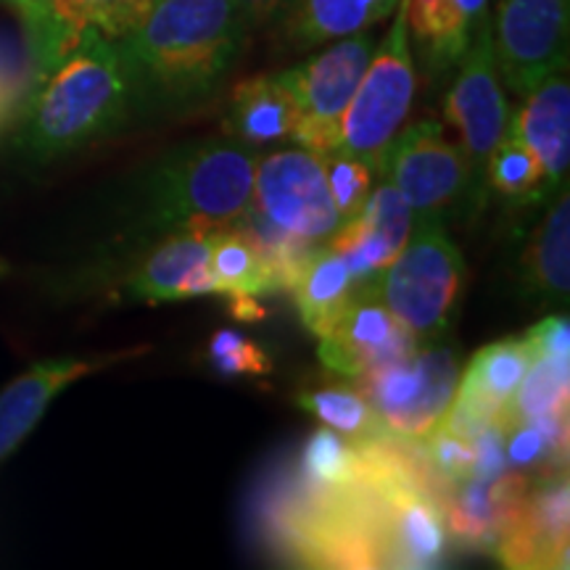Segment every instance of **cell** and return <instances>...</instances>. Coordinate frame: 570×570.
Segmentation results:
<instances>
[{
  "instance_id": "44dd1931",
  "label": "cell",
  "mask_w": 570,
  "mask_h": 570,
  "mask_svg": "<svg viewBox=\"0 0 570 570\" xmlns=\"http://www.w3.org/2000/svg\"><path fill=\"white\" fill-rule=\"evenodd\" d=\"M298 125V106L283 75H254L238 82L227 104L225 130L230 138L259 146L294 138Z\"/></svg>"
},
{
  "instance_id": "d6986e66",
  "label": "cell",
  "mask_w": 570,
  "mask_h": 570,
  "mask_svg": "<svg viewBox=\"0 0 570 570\" xmlns=\"http://www.w3.org/2000/svg\"><path fill=\"white\" fill-rule=\"evenodd\" d=\"M212 233H173L127 273L122 291L130 302L161 304L214 294L209 269Z\"/></svg>"
},
{
  "instance_id": "277c9868",
  "label": "cell",
  "mask_w": 570,
  "mask_h": 570,
  "mask_svg": "<svg viewBox=\"0 0 570 570\" xmlns=\"http://www.w3.org/2000/svg\"><path fill=\"white\" fill-rule=\"evenodd\" d=\"M373 285L417 341L444 336L465 285V259L441 217L415 219L407 244Z\"/></svg>"
},
{
  "instance_id": "d6a6232c",
  "label": "cell",
  "mask_w": 570,
  "mask_h": 570,
  "mask_svg": "<svg viewBox=\"0 0 570 570\" xmlns=\"http://www.w3.org/2000/svg\"><path fill=\"white\" fill-rule=\"evenodd\" d=\"M291 3H294V0H233L235 11H238L240 19L246 21L248 30L281 19L283 13L291 9Z\"/></svg>"
},
{
  "instance_id": "9c48e42d",
  "label": "cell",
  "mask_w": 570,
  "mask_h": 570,
  "mask_svg": "<svg viewBox=\"0 0 570 570\" xmlns=\"http://www.w3.org/2000/svg\"><path fill=\"white\" fill-rule=\"evenodd\" d=\"M375 51L370 30L346 35L296 67L281 71L298 106L294 138L315 154L336 151L341 117Z\"/></svg>"
},
{
  "instance_id": "30bf717a",
  "label": "cell",
  "mask_w": 570,
  "mask_h": 570,
  "mask_svg": "<svg viewBox=\"0 0 570 570\" xmlns=\"http://www.w3.org/2000/svg\"><path fill=\"white\" fill-rule=\"evenodd\" d=\"M444 114L446 122L460 135V148L465 151L475 177L483 183L489 156L504 138L510 122L508 98L494 59L491 17L475 27L470 46L458 61V77L446 92Z\"/></svg>"
},
{
  "instance_id": "603a6c76",
  "label": "cell",
  "mask_w": 570,
  "mask_h": 570,
  "mask_svg": "<svg viewBox=\"0 0 570 570\" xmlns=\"http://www.w3.org/2000/svg\"><path fill=\"white\" fill-rule=\"evenodd\" d=\"M402 0H294L283 13V35L296 51L373 30L399 9Z\"/></svg>"
},
{
  "instance_id": "7a4b0ae2",
  "label": "cell",
  "mask_w": 570,
  "mask_h": 570,
  "mask_svg": "<svg viewBox=\"0 0 570 570\" xmlns=\"http://www.w3.org/2000/svg\"><path fill=\"white\" fill-rule=\"evenodd\" d=\"M233 0H156L119 42L140 111H185L219 90L246 42Z\"/></svg>"
},
{
  "instance_id": "7c38bea8",
  "label": "cell",
  "mask_w": 570,
  "mask_h": 570,
  "mask_svg": "<svg viewBox=\"0 0 570 570\" xmlns=\"http://www.w3.org/2000/svg\"><path fill=\"white\" fill-rule=\"evenodd\" d=\"M420 341L404 327L394 312L377 296L375 285L365 283L356 288L338 323L320 336V362L331 373L360 377L389 362L412 354Z\"/></svg>"
},
{
  "instance_id": "4dcf8cb0",
  "label": "cell",
  "mask_w": 570,
  "mask_h": 570,
  "mask_svg": "<svg viewBox=\"0 0 570 570\" xmlns=\"http://www.w3.org/2000/svg\"><path fill=\"white\" fill-rule=\"evenodd\" d=\"M206 360L223 375H267L273 360L256 341L238 331H217L206 346Z\"/></svg>"
},
{
  "instance_id": "484cf974",
  "label": "cell",
  "mask_w": 570,
  "mask_h": 570,
  "mask_svg": "<svg viewBox=\"0 0 570 570\" xmlns=\"http://www.w3.org/2000/svg\"><path fill=\"white\" fill-rule=\"evenodd\" d=\"M298 475H302L306 489H348L365 475V458H362L360 444H354L344 433L323 425L304 444Z\"/></svg>"
},
{
  "instance_id": "9a60e30c",
  "label": "cell",
  "mask_w": 570,
  "mask_h": 570,
  "mask_svg": "<svg viewBox=\"0 0 570 570\" xmlns=\"http://www.w3.org/2000/svg\"><path fill=\"white\" fill-rule=\"evenodd\" d=\"M529 487V475L515 470H504L499 475H470L444 487L439 491V504L446 533L465 550L494 554L512 520L518 518Z\"/></svg>"
},
{
  "instance_id": "e0dca14e",
  "label": "cell",
  "mask_w": 570,
  "mask_h": 570,
  "mask_svg": "<svg viewBox=\"0 0 570 570\" xmlns=\"http://www.w3.org/2000/svg\"><path fill=\"white\" fill-rule=\"evenodd\" d=\"M415 214L391 183L367 196L362 212L338 227L327 246L346 262L356 285L373 283L407 244Z\"/></svg>"
},
{
  "instance_id": "7402d4cb",
  "label": "cell",
  "mask_w": 570,
  "mask_h": 570,
  "mask_svg": "<svg viewBox=\"0 0 570 570\" xmlns=\"http://www.w3.org/2000/svg\"><path fill=\"white\" fill-rule=\"evenodd\" d=\"M523 275L525 291L539 304L568 306L570 294V202L568 185L552 198L537 230H533L529 246L523 252Z\"/></svg>"
},
{
  "instance_id": "d590c367",
  "label": "cell",
  "mask_w": 570,
  "mask_h": 570,
  "mask_svg": "<svg viewBox=\"0 0 570 570\" xmlns=\"http://www.w3.org/2000/svg\"><path fill=\"white\" fill-rule=\"evenodd\" d=\"M9 3H13V6H17V9H19V11H24V9H27V6H30V0H9Z\"/></svg>"
},
{
  "instance_id": "cb8c5ba5",
  "label": "cell",
  "mask_w": 570,
  "mask_h": 570,
  "mask_svg": "<svg viewBox=\"0 0 570 570\" xmlns=\"http://www.w3.org/2000/svg\"><path fill=\"white\" fill-rule=\"evenodd\" d=\"M356 288L360 285L348 273L346 262L327 244L312 248L306 254V259L298 265L294 281L288 285L302 323L317 338L325 336L338 323Z\"/></svg>"
},
{
  "instance_id": "3957f363",
  "label": "cell",
  "mask_w": 570,
  "mask_h": 570,
  "mask_svg": "<svg viewBox=\"0 0 570 570\" xmlns=\"http://www.w3.org/2000/svg\"><path fill=\"white\" fill-rule=\"evenodd\" d=\"M259 156L230 138L188 142L161 156L140 185L138 219L148 233H214L252 206Z\"/></svg>"
},
{
  "instance_id": "4316f807",
  "label": "cell",
  "mask_w": 570,
  "mask_h": 570,
  "mask_svg": "<svg viewBox=\"0 0 570 570\" xmlns=\"http://www.w3.org/2000/svg\"><path fill=\"white\" fill-rule=\"evenodd\" d=\"M570 399V362L552 356H533L529 373L523 375L515 396L504 407L497 423H523L550 415H566Z\"/></svg>"
},
{
  "instance_id": "5b68a950",
  "label": "cell",
  "mask_w": 570,
  "mask_h": 570,
  "mask_svg": "<svg viewBox=\"0 0 570 570\" xmlns=\"http://www.w3.org/2000/svg\"><path fill=\"white\" fill-rule=\"evenodd\" d=\"M394 13V24L381 46H375L373 59L341 117L336 146V151L362 156L375 167L389 142L407 122L417 88L404 6L399 3Z\"/></svg>"
},
{
  "instance_id": "52a82bcc",
  "label": "cell",
  "mask_w": 570,
  "mask_h": 570,
  "mask_svg": "<svg viewBox=\"0 0 570 570\" xmlns=\"http://www.w3.org/2000/svg\"><path fill=\"white\" fill-rule=\"evenodd\" d=\"M377 177L394 185L415 219L441 217L473 198L479 177L465 151L446 140L444 127L433 119L404 127L377 161Z\"/></svg>"
},
{
  "instance_id": "5bb4252c",
  "label": "cell",
  "mask_w": 570,
  "mask_h": 570,
  "mask_svg": "<svg viewBox=\"0 0 570 570\" xmlns=\"http://www.w3.org/2000/svg\"><path fill=\"white\" fill-rule=\"evenodd\" d=\"M570 489L566 468L539 475L525 491L518 518L497 547L504 568L558 570L568 568Z\"/></svg>"
},
{
  "instance_id": "e575fe53",
  "label": "cell",
  "mask_w": 570,
  "mask_h": 570,
  "mask_svg": "<svg viewBox=\"0 0 570 570\" xmlns=\"http://www.w3.org/2000/svg\"><path fill=\"white\" fill-rule=\"evenodd\" d=\"M9 111H11V101L3 96V92H0V122H3V117H6V114H9Z\"/></svg>"
},
{
  "instance_id": "836d02e7",
  "label": "cell",
  "mask_w": 570,
  "mask_h": 570,
  "mask_svg": "<svg viewBox=\"0 0 570 570\" xmlns=\"http://www.w3.org/2000/svg\"><path fill=\"white\" fill-rule=\"evenodd\" d=\"M227 304H230V315L238 323H259V320H265V306L256 304V296L233 294L227 296Z\"/></svg>"
},
{
  "instance_id": "8fae6325",
  "label": "cell",
  "mask_w": 570,
  "mask_h": 570,
  "mask_svg": "<svg viewBox=\"0 0 570 570\" xmlns=\"http://www.w3.org/2000/svg\"><path fill=\"white\" fill-rule=\"evenodd\" d=\"M568 0H502L491 21L494 59L508 90L523 98L568 61Z\"/></svg>"
},
{
  "instance_id": "83f0119b",
  "label": "cell",
  "mask_w": 570,
  "mask_h": 570,
  "mask_svg": "<svg viewBox=\"0 0 570 570\" xmlns=\"http://www.w3.org/2000/svg\"><path fill=\"white\" fill-rule=\"evenodd\" d=\"M296 404L304 412H309V415L323 420V425L344 433L354 444H365V441L389 436L386 425L375 415L373 404L356 389L331 386L306 391V394L296 399Z\"/></svg>"
},
{
  "instance_id": "ba28073f",
  "label": "cell",
  "mask_w": 570,
  "mask_h": 570,
  "mask_svg": "<svg viewBox=\"0 0 570 570\" xmlns=\"http://www.w3.org/2000/svg\"><path fill=\"white\" fill-rule=\"evenodd\" d=\"M252 209L304 246H323L344 225L333 204L323 156L298 148L256 161Z\"/></svg>"
},
{
  "instance_id": "1f68e13d",
  "label": "cell",
  "mask_w": 570,
  "mask_h": 570,
  "mask_svg": "<svg viewBox=\"0 0 570 570\" xmlns=\"http://www.w3.org/2000/svg\"><path fill=\"white\" fill-rule=\"evenodd\" d=\"M533 354L552 356L558 362H570V323L568 315H550L525 333Z\"/></svg>"
},
{
  "instance_id": "ac0fdd59",
  "label": "cell",
  "mask_w": 570,
  "mask_h": 570,
  "mask_svg": "<svg viewBox=\"0 0 570 570\" xmlns=\"http://www.w3.org/2000/svg\"><path fill=\"white\" fill-rule=\"evenodd\" d=\"M508 132L537 154L544 169V196L554 198L568 185L570 167V80L568 61L554 67L537 88L523 96Z\"/></svg>"
},
{
  "instance_id": "2e32d148",
  "label": "cell",
  "mask_w": 570,
  "mask_h": 570,
  "mask_svg": "<svg viewBox=\"0 0 570 570\" xmlns=\"http://www.w3.org/2000/svg\"><path fill=\"white\" fill-rule=\"evenodd\" d=\"M140 352L142 348L101 356H56V360H42L27 373L13 377L9 386L0 391V465L38 428L42 415L61 396L63 389H69L85 375L132 360Z\"/></svg>"
},
{
  "instance_id": "ffe728a7",
  "label": "cell",
  "mask_w": 570,
  "mask_h": 570,
  "mask_svg": "<svg viewBox=\"0 0 570 570\" xmlns=\"http://www.w3.org/2000/svg\"><path fill=\"white\" fill-rule=\"evenodd\" d=\"M410 40L428 75L458 67L475 27L489 17V0H402Z\"/></svg>"
},
{
  "instance_id": "f1b7e54d",
  "label": "cell",
  "mask_w": 570,
  "mask_h": 570,
  "mask_svg": "<svg viewBox=\"0 0 570 570\" xmlns=\"http://www.w3.org/2000/svg\"><path fill=\"white\" fill-rule=\"evenodd\" d=\"M483 180L497 196L518 204H544V169L537 154L512 132L497 142L487 161Z\"/></svg>"
},
{
  "instance_id": "4fadbf2b",
  "label": "cell",
  "mask_w": 570,
  "mask_h": 570,
  "mask_svg": "<svg viewBox=\"0 0 570 570\" xmlns=\"http://www.w3.org/2000/svg\"><path fill=\"white\" fill-rule=\"evenodd\" d=\"M156 0H30L21 17L27 24L32 71L71 48L85 30L122 40L154 9Z\"/></svg>"
},
{
  "instance_id": "6da1fadb",
  "label": "cell",
  "mask_w": 570,
  "mask_h": 570,
  "mask_svg": "<svg viewBox=\"0 0 570 570\" xmlns=\"http://www.w3.org/2000/svg\"><path fill=\"white\" fill-rule=\"evenodd\" d=\"M138 111L119 42L90 27L59 59L32 71L17 111L13 148L19 159L46 167L109 138Z\"/></svg>"
},
{
  "instance_id": "f546056e",
  "label": "cell",
  "mask_w": 570,
  "mask_h": 570,
  "mask_svg": "<svg viewBox=\"0 0 570 570\" xmlns=\"http://www.w3.org/2000/svg\"><path fill=\"white\" fill-rule=\"evenodd\" d=\"M323 156V167L327 177V188H331L333 204L341 214V219L348 223L365 206L370 190H373L377 167L373 161L362 159V156L327 151Z\"/></svg>"
},
{
  "instance_id": "d4e9b609",
  "label": "cell",
  "mask_w": 570,
  "mask_h": 570,
  "mask_svg": "<svg viewBox=\"0 0 570 570\" xmlns=\"http://www.w3.org/2000/svg\"><path fill=\"white\" fill-rule=\"evenodd\" d=\"M209 269L214 294L262 296L281 291V277L238 227H223L212 233Z\"/></svg>"
},
{
  "instance_id": "8992f818",
  "label": "cell",
  "mask_w": 570,
  "mask_h": 570,
  "mask_svg": "<svg viewBox=\"0 0 570 570\" xmlns=\"http://www.w3.org/2000/svg\"><path fill=\"white\" fill-rule=\"evenodd\" d=\"M356 381L391 436L425 439L444 420L458 391V348L441 338L420 341L412 354L367 370Z\"/></svg>"
}]
</instances>
